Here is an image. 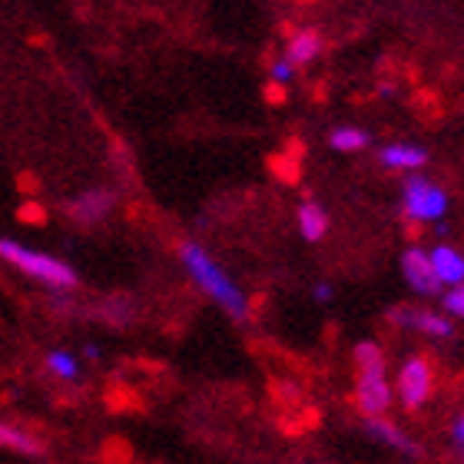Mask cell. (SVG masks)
I'll use <instances>...</instances> for the list:
<instances>
[{"label": "cell", "instance_id": "cell-1", "mask_svg": "<svg viewBox=\"0 0 464 464\" xmlns=\"http://www.w3.org/2000/svg\"><path fill=\"white\" fill-rule=\"evenodd\" d=\"M179 262H183V269L189 272V279H193L196 285H199V289L226 312V315H232L236 322L249 319V302H246L242 289L226 276L223 269H219V266H216V259L203 249V246L183 242V246H179Z\"/></svg>", "mask_w": 464, "mask_h": 464}, {"label": "cell", "instance_id": "cell-2", "mask_svg": "<svg viewBox=\"0 0 464 464\" xmlns=\"http://www.w3.org/2000/svg\"><path fill=\"white\" fill-rule=\"evenodd\" d=\"M0 262L10 266V269H17L20 276L40 282L53 295L57 292H73L80 285V276L70 262H63L60 256H50L44 249H30V246L7 239V236H0Z\"/></svg>", "mask_w": 464, "mask_h": 464}, {"label": "cell", "instance_id": "cell-3", "mask_svg": "<svg viewBox=\"0 0 464 464\" xmlns=\"http://www.w3.org/2000/svg\"><path fill=\"white\" fill-rule=\"evenodd\" d=\"M435 392V368L425 355H411L401 362L395 378V398L405 411H418L428 405V398Z\"/></svg>", "mask_w": 464, "mask_h": 464}, {"label": "cell", "instance_id": "cell-4", "mask_svg": "<svg viewBox=\"0 0 464 464\" xmlns=\"http://www.w3.org/2000/svg\"><path fill=\"white\" fill-rule=\"evenodd\" d=\"M448 209L445 189H438L425 176H408L401 186V216L415 223H438Z\"/></svg>", "mask_w": 464, "mask_h": 464}, {"label": "cell", "instance_id": "cell-5", "mask_svg": "<svg viewBox=\"0 0 464 464\" xmlns=\"http://www.w3.org/2000/svg\"><path fill=\"white\" fill-rule=\"evenodd\" d=\"M395 401V392L388 385V372H358L355 378V405L365 418H385Z\"/></svg>", "mask_w": 464, "mask_h": 464}, {"label": "cell", "instance_id": "cell-6", "mask_svg": "<svg viewBox=\"0 0 464 464\" xmlns=\"http://www.w3.org/2000/svg\"><path fill=\"white\" fill-rule=\"evenodd\" d=\"M113 209H116V193L113 189H103V186L83 189V193H77L73 199H67V206H63L67 219L77 226H100Z\"/></svg>", "mask_w": 464, "mask_h": 464}, {"label": "cell", "instance_id": "cell-7", "mask_svg": "<svg viewBox=\"0 0 464 464\" xmlns=\"http://www.w3.org/2000/svg\"><path fill=\"white\" fill-rule=\"evenodd\" d=\"M388 319L401 325V329H411V332H421L428 339H451L455 335V325L448 315H438V312H428V309H408V305H398Z\"/></svg>", "mask_w": 464, "mask_h": 464}, {"label": "cell", "instance_id": "cell-8", "mask_svg": "<svg viewBox=\"0 0 464 464\" xmlns=\"http://www.w3.org/2000/svg\"><path fill=\"white\" fill-rule=\"evenodd\" d=\"M401 272H405L408 285L418 292V295H438L445 289L435 276V266H431V256H428L421 246H411V249L401 256Z\"/></svg>", "mask_w": 464, "mask_h": 464}, {"label": "cell", "instance_id": "cell-9", "mask_svg": "<svg viewBox=\"0 0 464 464\" xmlns=\"http://www.w3.org/2000/svg\"><path fill=\"white\" fill-rule=\"evenodd\" d=\"M0 448L10 451V455H24V458L44 455V441L30 428L17 425V421H4V418H0Z\"/></svg>", "mask_w": 464, "mask_h": 464}, {"label": "cell", "instance_id": "cell-10", "mask_svg": "<svg viewBox=\"0 0 464 464\" xmlns=\"http://www.w3.org/2000/svg\"><path fill=\"white\" fill-rule=\"evenodd\" d=\"M365 431L375 438V441H382L385 448L398 451V455H405V458L418 455V445L395 425V421H388V415L385 418H365Z\"/></svg>", "mask_w": 464, "mask_h": 464}, {"label": "cell", "instance_id": "cell-11", "mask_svg": "<svg viewBox=\"0 0 464 464\" xmlns=\"http://www.w3.org/2000/svg\"><path fill=\"white\" fill-rule=\"evenodd\" d=\"M322 53V34L319 30H295L289 37V44H285V60H289L292 67L302 70L309 67L312 60Z\"/></svg>", "mask_w": 464, "mask_h": 464}, {"label": "cell", "instance_id": "cell-12", "mask_svg": "<svg viewBox=\"0 0 464 464\" xmlns=\"http://www.w3.org/2000/svg\"><path fill=\"white\" fill-rule=\"evenodd\" d=\"M378 156H382V163H385L388 169H401V173H415V169H421V166L428 163L425 150H421V146H411V143H392Z\"/></svg>", "mask_w": 464, "mask_h": 464}, {"label": "cell", "instance_id": "cell-13", "mask_svg": "<svg viewBox=\"0 0 464 464\" xmlns=\"http://www.w3.org/2000/svg\"><path fill=\"white\" fill-rule=\"evenodd\" d=\"M431 256V266H435V276L441 285H461L464 282V256L451 246H438Z\"/></svg>", "mask_w": 464, "mask_h": 464}, {"label": "cell", "instance_id": "cell-14", "mask_svg": "<svg viewBox=\"0 0 464 464\" xmlns=\"http://www.w3.org/2000/svg\"><path fill=\"white\" fill-rule=\"evenodd\" d=\"M44 368H47L57 382H77L83 365H80V355H73L67 348H50L47 355H44Z\"/></svg>", "mask_w": 464, "mask_h": 464}, {"label": "cell", "instance_id": "cell-15", "mask_svg": "<svg viewBox=\"0 0 464 464\" xmlns=\"http://www.w3.org/2000/svg\"><path fill=\"white\" fill-rule=\"evenodd\" d=\"M299 229L309 242L325 239V232H329V213H325L319 203H302L299 206Z\"/></svg>", "mask_w": 464, "mask_h": 464}, {"label": "cell", "instance_id": "cell-16", "mask_svg": "<svg viewBox=\"0 0 464 464\" xmlns=\"http://www.w3.org/2000/svg\"><path fill=\"white\" fill-rule=\"evenodd\" d=\"M372 143V136L365 130H358V126H339V130H332L329 136V146L332 150H339V153H358V150H365Z\"/></svg>", "mask_w": 464, "mask_h": 464}, {"label": "cell", "instance_id": "cell-17", "mask_svg": "<svg viewBox=\"0 0 464 464\" xmlns=\"http://www.w3.org/2000/svg\"><path fill=\"white\" fill-rule=\"evenodd\" d=\"M355 365L358 372H385L388 362H385V352L378 342H358L355 345Z\"/></svg>", "mask_w": 464, "mask_h": 464}, {"label": "cell", "instance_id": "cell-18", "mask_svg": "<svg viewBox=\"0 0 464 464\" xmlns=\"http://www.w3.org/2000/svg\"><path fill=\"white\" fill-rule=\"evenodd\" d=\"M269 166L282 176V179H285V183H295V179H299V160H295V156H289V160H285L282 153H276L269 160Z\"/></svg>", "mask_w": 464, "mask_h": 464}, {"label": "cell", "instance_id": "cell-19", "mask_svg": "<svg viewBox=\"0 0 464 464\" xmlns=\"http://www.w3.org/2000/svg\"><path fill=\"white\" fill-rule=\"evenodd\" d=\"M441 302H445L448 315H458V319H464V282H461V285H455V289H448Z\"/></svg>", "mask_w": 464, "mask_h": 464}, {"label": "cell", "instance_id": "cell-20", "mask_svg": "<svg viewBox=\"0 0 464 464\" xmlns=\"http://www.w3.org/2000/svg\"><path fill=\"white\" fill-rule=\"evenodd\" d=\"M269 73L276 83H289V80L295 77V67H292L289 60H276V63L269 67Z\"/></svg>", "mask_w": 464, "mask_h": 464}, {"label": "cell", "instance_id": "cell-21", "mask_svg": "<svg viewBox=\"0 0 464 464\" xmlns=\"http://www.w3.org/2000/svg\"><path fill=\"white\" fill-rule=\"evenodd\" d=\"M262 93H266V100H269L272 107H279V103H285V97H289V90H285V83H276V80H269Z\"/></svg>", "mask_w": 464, "mask_h": 464}, {"label": "cell", "instance_id": "cell-22", "mask_svg": "<svg viewBox=\"0 0 464 464\" xmlns=\"http://www.w3.org/2000/svg\"><path fill=\"white\" fill-rule=\"evenodd\" d=\"M17 216L24 219V223H44V219H47V213H44V206L40 203H24Z\"/></svg>", "mask_w": 464, "mask_h": 464}, {"label": "cell", "instance_id": "cell-23", "mask_svg": "<svg viewBox=\"0 0 464 464\" xmlns=\"http://www.w3.org/2000/svg\"><path fill=\"white\" fill-rule=\"evenodd\" d=\"M451 438H455V445H458V451H461V458H464V415L455 421V428H451Z\"/></svg>", "mask_w": 464, "mask_h": 464}, {"label": "cell", "instance_id": "cell-24", "mask_svg": "<svg viewBox=\"0 0 464 464\" xmlns=\"http://www.w3.org/2000/svg\"><path fill=\"white\" fill-rule=\"evenodd\" d=\"M421 226H425V223H415V219H405V232H408V239H421Z\"/></svg>", "mask_w": 464, "mask_h": 464}, {"label": "cell", "instance_id": "cell-25", "mask_svg": "<svg viewBox=\"0 0 464 464\" xmlns=\"http://www.w3.org/2000/svg\"><path fill=\"white\" fill-rule=\"evenodd\" d=\"M315 299L332 302V285H329V282H319V285H315Z\"/></svg>", "mask_w": 464, "mask_h": 464}, {"label": "cell", "instance_id": "cell-26", "mask_svg": "<svg viewBox=\"0 0 464 464\" xmlns=\"http://www.w3.org/2000/svg\"><path fill=\"white\" fill-rule=\"evenodd\" d=\"M83 358H87V362H97V358H100V348L97 345H83Z\"/></svg>", "mask_w": 464, "mask_h": 464}]
</instances>
